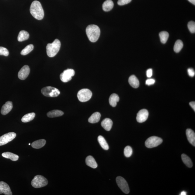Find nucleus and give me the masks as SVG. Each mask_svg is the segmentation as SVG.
<instances>
[{
	"instance_id": "9",
	"label": "nucleus",
	"mask_w": 195,
	"mask_h": 195,
	"mask_svg": "<svg viewBox=\"0 0 195 195\" xmlns=\"http://www.w3.org/2000/svg\"><path fill=\"white\" fill-rule=\"evenodd\" d=\"M75 71L73 69H68L64 71L60 76L61 80L63 82H67L71 80L72 77L74 76Z\"/></svg>"
},
{
	"instance_id": "28",
	"label": "nucleus",
	"mask_w": 195,
	"mask_h": 195,
	"mask_svg": "<svg viewBox=\"0 0 195 195\" xmlns=\"http://www.w3.org/2000/svg\"><path fill=\"white\" fill-rule=\"evenodd\" d=\"M36 114L34 113H30L25 115L22 119V121L23 123H27L32 121L35 117Z\"/></svg>"
},
{
	"instance_id": "20",
	"label": "nucleus",
	"mask_w": 195,
	"mask_h": 195,
	"mask_svg": "<svg viewBox=\"0 0 195 195\" xmlns=\"http://www.w3.org/2000/svg\"><path fill=\"white\" fill-rule=\"evenodd\" d=\"M119 97L117 94H112L109 99V102L110 105L112 107H115L117 105V103L119 101Z\"/></svg>"
},
{
	"instance_id": "23",
	"label": "nucleus",
	"mask_w": 195,
	"mask_h": 195,
	"mask_svg": "<svg viewBox=\"0 0 195 195\" xmlns=\"http://www.w3.org/2000/svg\"><path fill=\"white\" fill-rule=\"evenodd\" d=\"M30 34L27 32L25 30H22L19 32L17 40L19 42H23L28 39Z\"/></svg>"
},
{
	"instance_id": "24",
	"label": "nucleus",
	"mask_w": 195,
	"mask_h": 195,
	"mask_svg": "<svg viewBox=\"0 0 195 195\" xmlns=\"http://www.w3.org/2000/svg\"><path fill=\"white\" fill-rule=\"evenodd\" d=\"M46 143V141L44 139H41L35 141L32 144L33 148L36 149H39L41 148L44 146Z\"/></svg>"
},
{
	"instance_id": "2",
	"label": "nucleus",
	"mask_w": 195,
	"mask_h": 195,
	"mask_svg": "<svg viewBox=\"0 0 195 195\" xmlns=\"http://www.w3.org/2000/svg\"><path fill=\"white\" fill-rule=\"evenodd\" d=\"M86 33L91 42H95L99 37L100 30L99 27L95 25H90L86 30Z\"/></svg>"
},
{
	"instance_id": "4",
	"label": "nucleus",
	"mask_w": 195,
	"mask_h": 195,
	"mask_svg": "<svg viewBox=\"0 0 195 195\" xmlns=\"http://www.w3.org/2000/svg\"><path fill=\"white\" fill-rule=\"evenodd\" d=\"M47 179L41 175H37L32 179L31 184L33 187L36 188H42L48 184Z\"/></svg>"
},
{
	"instance_id": "30",
	"label": "nucleus",
	"mask_w": 195,
	"mask_h": 195,
	"mask_svg": "<svg viewBox=\"0 0 195 195\" xmlns=\"http://www.w3.org/2000/svg\"><path fill=\"white\" fill-rule=\"evenodd\" d=\"M183 47V42L181 40H177L174 46V50L176 53H178L182 49Z\"/></svg>"
},
{
	"instance_id": "8",
	"label": "nucleus",
	"mask_w": 195,
	"mask_h": 195,
	"mask_svg": "<svg viewBox=\"0 0 195 195\" xmlns=\"http://www.w3.org/2000/svg\"><path fill=\"white\" fill-rule=\"evenodd\" d=\"M118 186L125 194H128L130 192L128 183L121 176H118L116 178Z\"/></svg>"
},
{
	"instance_id": "12",
	"label": "nucleus",
	"mask_w": 195,
	"mask_h": 195,
	"mask_svg": "<svg viewBox=\"0 0 195 195\" xmlns=\"http://www.w3.org/2000/svg\"><path fill=\"white\" fill-rule=\"evenodd\" d=\"M30 69L27 65H25L21 69L18 74V78L21 80H24L30 74Z\"/></svg>"
},
{
	"instance_id": "3",
	"label": "nucleus",
	"mask_w": 195,
	"mask_h": 195,
	"mask_svg": "<svg viewBox=\"0 0 195 195\" xmlns=\"http://www.w3.org/2000/svg\"><path fill=\"white\" fill-rule=\"evenodd\" d=\"M61 47L60 41L55 39L53 43L47 44L46 46L47 55L49 57H53L58 53Z\"/></svg>"
},
{
	"instance_id": "31",
	"label": "nucleus",
	"mask_w": 195,
	"mask_h": 195,
	"mask_svg": "<svg viewBox=\"0 0 195 195\" xmlns=\"http://www.w3.org/2000/svg\"><path fill=\"white\" fill-rule=\"evenodd\" d=\"M34 49V46L32 44H30L27 46L26 47L23 49L21 52V55H26L30 53Z\"/></svg>"
},
{
	"instance_id": "19",
	"label": "nucleus",
	"mask_w": 195,
	"mask_h": 195,
	"mask_svg": "<svg viewBox=\"0 0 195 195\" xmlns=\"http://www.w3.org/2000/svg\"><path fill=\"white\" fill-rule=\"evenodd\" d=\"M101 115L99 112H96L93 113L88 119L89 122L90 123H97L100 120Z\"/></svg>"
},
{
	"instance_id": "17",
	"label": "nucleus",
	"mask_w": 195,
	"mask_h": 195,
	"mask_svg": "<svg viewBox=\"0 0 195 195\" xmlns=\"http://www.w3.org/2000/svg\"><path fill=\"white\" fill-rule=\"evenodd\" d=\"M86 165L92 169H96L98 167L97 163L94 158L92 156H88L85 160Z\"/></svg>"
},
{
	"instance_id": "40",
	"label": "nucleus",
	"mask_w": 195,
	"mask_h": 195,
	"mask_svg": "<svg viewBox=\"0 0 195 195\" xmlns=\"http://www.w3.org/2000/svg\"><path fill=\"white\" fill-rule=\"evenodd\" d=\"M188 1L190 2V3L193 4L194 5H195V0H188Z\"/></svg>"
},
{
	"instance_id": "11",
	"label": "nucleus",
	"mask_w": 195,
	"mask_h": 195,
	"mask_svg": "<svg viewBox=\"0 0 195 195\" xmlns=\"http://www.w3.org/2000/svg\"><path fill=\"white\" fill-rule=\"evenodd\" d=\"M148 116V112L146 109H142L137 114L136 119L138 123H142L147 120Z\"/></svg>"
},
{
	"instance_id": "32",
	"label": "nucleus",
	"mask_w": 195,
	"mask_h": 195,
	"mask_svg": "<svg viewBox=\"0 0 195 195\" xmlns=\"http://www.w3.org/2000/svg\"><path fill=\"white\" fill-rule=\"evenodd\" d=\"M133 150L132 148L130 146H127L124 148V154L126 157L129 158L132 155Z\"/></svg>"
},
{
	"instance_id": "29",
	"label": "nucleus",
	"mask_w": 195,
	"mask_h": 195,
	"mask_svg": "<svg viewBox=\"0 0 195 195\" xmlns=\"http://www.w3.org/2000/svg\"><path fill=\"white\" fill-rule=\"evenodd\" d=\"M159 35L162 43L163 44L166 43L169 37V33L167 32L163 31L160 33Z\"/></svg>"
},
{
	"instance_id": "42",
	"label": "nucleus",
	"mask_w": 195,
	"mask_h": 195,
	"mask_svg": "<svg viewBox=\"0 0 195 195\" xmlns=\"http://www.w3.org/2000/svg\"><path fill=\"white\" fill-rule=\"evenodd\" d=\"M30 145V143L29 144V145Z\"/></svg>"
},
{
	"instance_id": "36",
	"label": "nucleus",
	"mask_w": 195,
	"mask_h": 195,
	"mask_svg": "<svg viewBox=\"0 0 195 195\" xmlns=\"http://www.w3.org/2000/svg\"><path fill=\"white\" fill-rule=\"evenodd\" d=\"M155 81L154 79L151 78L148 79L146 82V84L148 86L151 85H153L155 83Z\"/></svg>"
},
{
	"instance_id": "37",
	"label": "nucleus",
	"mask_w": 195,
	"mask_h": 195,
	"mask_svg": "<svg viewBox=\"0 0 195 195\" xmlns=\"http://www.w3.org/2000/svg\"><path fill=\"white\" fill-rule=\"evenodd\" d=\"M188 73L189 76L191 77H193L195 76V71L192 68L188 69Z\"/></svg>"
},
{
	"instance_id": "22",
	"label": "nucleus",
	"mask_w": 195,
	"mask_h": 195,
	"mask_svg": "<svg viewBox=\"0 0 195 195\" xmlns=\"http://www.w3.org/2000/svg\"><path fill=\"white\" fill-rule=\"evenodd\" d=\"M2 156L7 159H10L13 161H16L18 160L19 156L18 155L11 152H4L2 154Z\"/></svg>"
},
{
	"instance_id": "14",
	"label": "nucleus",
	"mask_w": 195,
	"mask_h": 195,
	"mask_svg": "<svg viewBox=\"0 0 195 195\" xmlns=\"http://www.w3.org/2000/svg\"><path fill=\"white\" fill-rule=\"evenodd\" d=\"M13 108L12 102L7 101L2 108L1 113L2 115H5L10 112Z\"/></svg>"
},
{
	"instance_id": "21",
	"label": "nucleus",
	"mask_w": 195,
	"mask_h": 195,
	"mask_svg": "<svg viewBox=\"0 0 195 195\" xmlns=\"http://www.w3.org/2000/svg\"><path fill=\"white\" fill-rule=\"evenodd\" d=\"M113 2L111 0H107L103 3L102 8L105 11H109L113 9Z\"/></svg>"
},
{
	"instance_id": "33",
	"label": "nucleus",
	"mask_w": 195,
	"mask_h": 195,
	"mask_svg": "<svg viewBox=\"0 0 195 195\" xmlns=\"http://www.w3.org/2000/svg\"><path fill=\"white\" fill-rule=\"evenodd\" d=\"M188 28L190 32L192 33L195 32V23L193 21H190L188 23Z\"/></svg>"
},
{
	"instance_id": "18",
	"label": "nucleus",
	"mask_w": 195,
	"mask_h": 195,
	"mask_svg": "<svg viewBox=\"0 0 195 195\" xmlns=\"http://www.w3.org/2000/svg\"><path fill=\"white\" fill-rule=\"evenodd\" d=\"M128 82L129 84L133 88H137L139 86V81L134 75H132L129 77Z\"/></svg>"
},
{
	"instance_id": "27",
	"label": "nucleus",
	"mask_w": 195,
	"mask_h": 195,
	"mask_svg": "<svg viewBox=\"0 0 195 195\" xmlns=\"http://www.w3.org/2000/svg\"><path fill=\"white\" fill-rule=\"evenodd\" d=\"M181 158L184 163L187 167L189 168L192 167L193 163L190 158L185 154H182L181 155Z\"/></svg>"
},
{
	"instance_id": "26",
	"label": "nucleus",
	"mask_w": 195,
	"mask_h": 195,
	"mask_svg": "<svg viewBox=\"0 0 195 195\" xmlns=\"http://www.w3.org/2000/svg\"><path fill=\"white\" fill-rule=\"evenodd\" d=\"M98 141L101 147L104 150H107L109 149V146L105 138L102 136H99L98 138Z\"/></svg>"
},
{
	"instance_id": "10",
	"label": "nucleus",
	"mask_w": 195,
	"mask_h": 195,
	"mask_svg": "<svg viewBox=\"0 0 195 195\" xmlns=\"http://www.w3.org/2000/svg\"><path fill=\"white\" fill-rule=\"evenodd\" d=\"M16 134L14 132L7 133L0 137V146L5 145L16 138Z\"/></svg>"
},
{
	"instance_id": "35",
	"label": "nucleus",
	"mask_w": 195,
	"mask_h": 195,
	"mask_svg": "<svg viewBox=\"0 0 195 195\" xmlns=\"http://www.w3.org/2000/svg\"><path fill=\"white\" fill-rule=\"evenodd\" d=\"M132 1V0H119L117 4L120 5H123L127 4Z\"/></svg>"
},
{
	"instance_id": "25",
	"label": "nucleus",
	"mask_w": 195,
	"mask_h": 195,
	"mask_svg": "<svg viewBox=\"0 0 195 195\" xmlns=\"http://www.w3.org/2000/svg\"><path fill=\"white\" fill-rule=\"evenodd\" d=\"M64 113L59 110H53L47 113V116L49 117L53 118L61 117L63 115Z\"/></svg>"
},
{
	"instance_id": "7",
	"label": "nucleus",
	"mask_w": 195,
	"mask_h": 195,
	"mask_svg": "<svg viewBox=\"0 0 195 195\" xmlns=\"http://www.w3.org/2000/svg\"><path fill=\"white\" fill-rule=\"evenodd\" d=\"M162 142L163 140L161 138L156 136H152L146 140L145 145L147 148H152L159 146Z\"/></svg>"
},
{
	"instance_id": "16",
	"label": "nucleus",
	"mask_w": 195,
	"mask_h": 195,
	"mask_svg": "<svg viewBox=\"0 0 195 195\" xmlns=\"http://www.w3.org/2000/svg\"><path fill=\"white\" fill-rule=\"evenodd\" d=\"M101 126L106 131L111 130L113 125V122L111 119L106 118L102 121Z\"/></svg>"
},
{
	"instance_id": "39",
	"label": "nucleus",
	"mask_w": 195,
	"mask_h": 195,
	"mask_svg": "<svg viewBox=\"0 0 195 195\" xmlns=\"http://www.w3.org/2000/svg\"><path fill=\"white\" fill-rule=\"evenodd\" d=\"M190 105L191 107H192L194 111H195V102H190Z\"/></svg>"
},
{
	"instance_id": "6",
	"label": "nucleus",
	"mask_w": 195,
	"mask_h": 195,
	"mask_svg": "<svg viewBox=\"0 0 195 195\" xmlns=\"http://www.w3.org/2000/svg\"><path fill=\"white\" fill-rule=\"evenodd\" d=\"M92 96V92L88 89L80 90L77 94L78 99L81 102L88 101L91 98Z\"/></svg>"
},
{
	"instance_id": "13",
	"label": "nucleus",
	"mask_w": 195,
	"mask_h": 195,
	"mask_svg": "<svg viewBox=\"0 0 195 195\" xmlns=\"http://www.w3.org/2000/svg\"><path fill=\"white\" fill-rule=\"evenodd\" d=\"M5 195H12L10 187L6 183L1 181L0 182V194Z\"/></svg>"
},
{
	"instance_id": "5",
	"label": "nucleus",
	"mask_w": 195,
	"mask_h": 195,
	"mask_svg": "<svg viewBox=\"0 0 195 195\" xmlns=\"http://www.w3.org/2000/svg\"><path fill=\"white\" fill-rule=\"evenodd\" d=\"M41 92L44 96L50 97H57L60 94L58 89L51 86H46L42 88Z\"/></svg>"
},
{
	"instance_id": "41",
	"label": "nucleus",
	"mask_w": 195,
	"mask_h": 195,
	"mask_svg": "<svg viewBox=\"0 0 195 195\" xmlns=\"http://www.w3.org/2000/svg\"><path fill=\"white\" fill-rule=\"evenodd\" d=\"M180 195H186V193L185 191H183L181 192Z\"/></svg>"
},
{
	"instance_id": "34",
	"label": "nucleus",
	"mask_w": 195,
	"mask_h": 195,
	"mask_svg": "<svg viewBox=\"0 0 195 195\" xmlns=\"http://www.w3.org/2000/svg\"><path fill=\"white\" fill-rule=\"evenodd\" d=\"M9 51L6 48L0 47V55H4L7 57L9 55Z\"/></svg>"
},
{
	"instance_id": "1",
	"label": "nucleus",
	"mask_w": 195,
	"mask_h": 195,
	"mask_svg": "<svg viewBox=\"0 0 195 195\" xmlns=\"http://www.w3.org/2000/svg\"><path fill=\"white\" fill-rule=\"evenodd\" d=\"M30 11L31 14L35 18L41 20L44 16V12L41 3L37 1L33 2L30 5Z\"/></svg>"
},
{
	"instance_id": "15",
	"label": "nucleus",
	"mask_w": 195,
	"mask_h": 195,
	"mask_svg": "<svg viewBox=\"0 0 195 195\" xmlns=\"http://www.w3.org/2000/svg\"><path fill=\"white\" fill-rule=\"evenodd\" d=\"M186 135L189 142L192 145L195 146V134L193 131L190 129L186 131Z\"/></svg>"
},
{
	"instance_id": "38",
	"label": "nucleus",
	"mask_w": 195,
	"mask_h": 195,
	"mask_svg": "<svg viewBox=\"0 0 195 195\" xmlns=\"http://www.w3.org/2000/svg\"><path fill=\"white\" fill-rule=\"evenodd\" d=\"M147 76L148 78H151L152 75V70L151 68L148 69L146 72Z\"/></svg>"
}]
</instances>
